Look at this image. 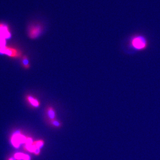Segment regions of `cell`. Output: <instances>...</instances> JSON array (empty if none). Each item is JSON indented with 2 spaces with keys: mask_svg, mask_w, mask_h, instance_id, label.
Returning a JSON list of instances; mask_svg holds the SVG:
<instances>
[{
  "mask_svg": "<svg viewBox=\"0 0 160 160\" xmlns=\"http://www.w3.org/2000/svg\"><path fill=\"white\" fill-rule=\"evenodd\" d=\"M148 41L142 34H135L131 37L128 45L131 49L134 52H140L146 49L148 46Z\"/></svg>",
  "mask_w": 160,
  "mask_h": 160,
  "instance_id": "1",
  "label": "cell"
},
{
  "mask_svg": "<svg viewBox=\"0 0 160 160\" xmlns=\"http://www.w3.org/2000/svg\"><path fill=\"white\" fill-rule=\"evenodd\" d=\"M11 36L8 27L4 24H0V45H5L6 40Z\"/></svg>",
  "mask_w": 160,
  "mask_h": 160,
  "instance_id": "2",
  "label": "cell"
},
{
  "mask_svg": "<svg viewBox=\"0 0 160 160\" xmlns=\"http://www.w3.org/2000/svg\"><path fill=\"white\" fill-rule=\"evenodd\" d=\"M0 53L5 54L12 57H17L20 55L17 50L6 47L5 45L0 46Z\"/></svg>",
  "mask_w": 160,
  "mask_h": 160,
  "instance_id": "3",
  "label": "cell"
},
{
  "mask_svg": "<svg viewBox=\"0 0 160 160\" xmlns=\"http://www.w3.org/2000/svg\"><path fill=\"white\" fill-rule=\"evenodd\" d=\"M26 137L20 134L19 132H17L14 134L12 139V142L14 147L18 148L22 143H26Z\"/></svg>",
  "mask_w": 160,
  "mask_h": 160,
  "instance_id": "4",
  "label": "cell"
},
{
  "mask_svg": "<svg viewBox=\"0 0 160 160\" xmlns=\"http://www.w3.org/2000/svg\"><path fill=\"white\" fill-rule=\"evenodd\" d=\"M42 32V28L41 26H32L29 29V35L30 38H35L40 35Z\"/></svg>",
  "mask_w": 160,
  "mask_h": 160,
  "instance_id": "5",
  "label": "cell"
},
{
  "mask_svg": "<svg viewBox=\"0 0 160 160\" xmlns=\"http://www.w3.org/2000/svg\"><path fill=\"white\" fill-rule=\"evenodd\" d=\"M28 100L30 102L31 104H32L34 106L37 107L39 105V103L38 102V100H36L35 99H34L33 97H28Z\"/></svg>",
  "mask_w": 160,
  "mask_h": 160,
  "instance_id": "6",
  "label": "cell"
},
{
  "mask_svg": "<svg viewBox=\"0 0 160 160\" xmlns=\"http://www.w3.org/2000/svg\"><path fill=\"white\" fill-rule=\"evenodd\" d=\"M26 148L27 150H29L30 152H34V151L35 150V146L33 145H26Z\"/></svg>",
  "mask_w": 160,
  "mask_h": 160,
  "instance_id": "7",
  "label": "cell"
},
{
  "mask_svg": "<svg viewBox=\"0 0 160 160\" xmlns=\"http://www.w3.org/2000/svg\"><path fill=\"white\" fill-rule=\"evenodd\" d=\"M24 156V154H23V153H18L15 155V158L17 159V160H23Z\"/></svg>",
  "mask_w": 160,
  "mask_h": 160,
  "instance_id": "8",
  "label": "cell"
},
{
  "mask_svg": "<svg viewBox=\"0 0 160 160\" xmlns=\"http://www.w3.org/2000/svg\"><path fill=\"white\" fill-rule=\"evenodd\" d=\"M22 62L24 64V66L26 68H28L29 66V61H28L27 58L24 57V59L22 60Z\"/></svg>",
  "mask_w": 160,
  "mask_h": 160,
  "instance_id": "9",
  "label": "cell"
},
{
  "mask_svg": "<svg viewBox=\"0 0 160 160\" xmlns=\"http://www.w3.org/2000/svg\"><path fill=\"white\" fill-rule=\"evenodd\" d=\"M48 115H49L50 118L52 119H53L55 117V112L53 111L52 109H50L48 111Z\"/></svg>",
  "mask_w": 160,
  "mask_h": 160,
  "instance_id": "10",
  "label": "cell"
},
{
  "mask_svg": "<svg viewBox=\"0 0 160 160\" xmlns=\"http://www.w3.org/2000/svg\"><path fill=\"white\" fill-rule=\"evenodd\" d=\"M43 142H42V141H38L36 144V147L37 148H41L42 147H43Z\"/></svg>",
  "mask_w": 160,
  "mask_h": 160,
  "instance_id": "11",
  "label": "cell"
},
{
  "mask_svg": "<svg viewBox=\"0 0 160 160\" xmlns=\"http://www.w3.org/2000/svg\"><path fill=\"white\" fill-rule=\"evenodd\" d=\"M32 142H33V141H32V139H30V138L27 139L26 142V145H31L32 144Z\"/></svg>",
  "mask_w": 160,
  "mask_h": 160,
  "instance_id": "12",
  "label": "cell"
},
{
  "mask_svg": "<svg viewBox=\"0 0 160 160\" xmlns=\"http://www.w3.org/2000/svg\"><path fill=\"white\" fill-rule=\"evenodd\" d=\"M52 123L53 124L55 127H59L60 123L59 122H58L57 121L52 120Z\"/></svg>",
  "mask_w": 160,
  "mask_h": 160,
  "instance_id": "13",
  "label": "cell"
},
{
  "mask_svg": "<svg viewBox=\"0 0 160 160\" xmlns=\"http://www.w3.org/2000/svg\"><path fill=\"white\" fill-rule=\"evenodd\" d=\"M24 160H30V157L29 156L27 155V154H24Z\"/></svg>",
  "mask_w": 160,
  "mask_h": 160,
  "instance_id": "14",
  "label": "cell"
},
{
  "mask_svg": "<svg viewBox=\"0 0 160 160\" xmlns=\"http://www.w3.org/2000/svg\"><path fill=\"white\" fill-rule=\"evenodd\" d=\"M34 153H35L36 154H38L40 153V148H36L35 150L34 151Z\"/></svg>",
  "mask_w": 160,
  "mask_h": 160,
  "instance_id": "15",
  "label": "cell"
},
{
  "mask_svg": "<svg viewBox=\"0 0 160 160\" xmlns=\"http://www.w3.org/2000/svg\"><path fill=\"white\" fill-rule=\"evenodd\" d=\"M9 160H16V159H15V158H10Z\"/></svg>",
  "mask_w": 160,
  "mask_h": 160,
  "instance_id": "16",
  "label": "cell"
}]
</instances>
